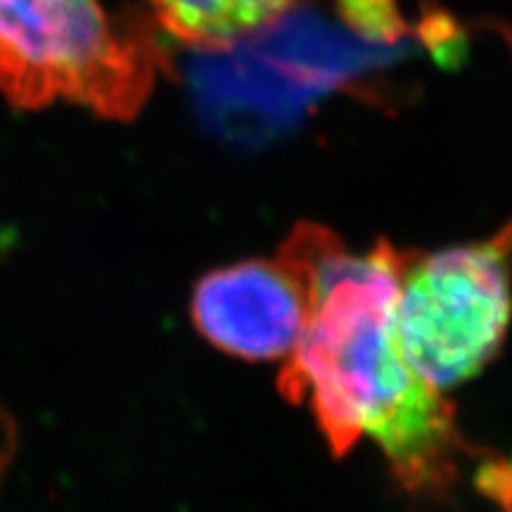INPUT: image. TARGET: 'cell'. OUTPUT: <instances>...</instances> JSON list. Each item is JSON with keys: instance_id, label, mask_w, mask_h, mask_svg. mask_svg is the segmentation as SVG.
Instances as JSON below:
<instances>
[{"instance_id": "cell-6", "label": "cell", "mask_w": 512, "mask_h": 512, "mask_svg": "<svg viewBox=\"0 0 512 512\" xmlns=\"http://www.w3.org/2000/svg\"><path fill=\"white\" fill-rule=\"evenodd\" d=\"M339 12L368 41H396L406 31L396 0H339Z\"/></svg>"}, {"instance_id": "cell-3", "label": "cell", "mask_w": 512, "mask_h": 512, "mask_svg": "<svg viewBox=\"0 0 512 512\" xmlns=\"http://www.w3.org/2000/svg\"><path fill=\"white\" fill-rule=\"evenodd\" d=\"M512 221L439 252L401 249L396 332L408 363L448 392L494 361L512 320Z\"/></svg>"}, {"instance_id": "cell-4", "label": "cell", "mask_w": 512, "mask_h": 512, "mask_svg": "<svg viewBox=\"0 0 512 512\" xmlns=\"http://www.w3.org/2000/svg\"><path fill=\"white\" fill-rule=\"evenodd\" d=\"M190 316L197 332L230 356L287 363L309 325V294L280 256L247 259L202 275Z\"/></svg>"}, {"instance_id": "cell-2", "label": "cell", "mask_w": 512, "mask_h": 512, "mask_svg": "<svg viewBox=\"0 0 512 512\" xmlns=\"http://www.w3.org/2000/svg\"><path fill=\"white\" fill-rule=\"evenodd\" d=\"M166 69L150 22L100 0H0V93L19 110L72 102L131 121Z\"/></svg>"}, {"instance_id": "cell-5", "label": "cell", "mask_w": 512, "mask_h": 512, "mask_svg": "<svg viewBox=\"0 0 512 512\" xmlns=\"http://www.w3.org/2000/svg\"><path fill=\"white\" fill-rule=\"evenodd\" d=\"M302 0H147L152 22L197 50H228L283 19Z\"/></svg>"}, {"instance_id": "cell-1", "label": "cell", "mask_w": 512, "mask_h": 512, "mask_svg": "<svg viewBox=\"0 0 512 512\" xmlns=\"http://www.w3.org/2000/svg\"><path fill=\"white\" fill-rule=\"evenodd\" d=\"M399 252L380 240L354 254L318 223H299L278 256L302 278L309 325L283 363L285 399L309 401L335 456L373 439L408 491L437 494L465 451L456 411L403 354L396 332Z\"/></svg>"}]
</instances>
